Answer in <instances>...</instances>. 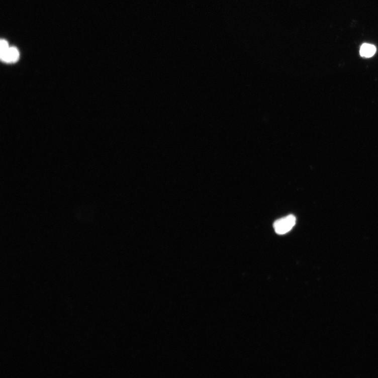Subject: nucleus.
<instances>
[{
	"label": "nucleus",
	"mask_w": 378,
	"mask_h": 378,
	"mask_svg": "<svg viewBox=\"0 0 378 378\" xmlns=\"http://www.w3.org/2000/svg\"><path fill=\"white\" fill-rule=\"evenodd\" d=\"M297 219L291 215L276 220L274 223L275 232L279 235L290 232L296 224Z\"/></svg>",
	"instance_id": "nucleus-1"
},
{
	"label": "nucleus",
	"mask_w": 378,
	"mask_h": 378,
	"mask_svg": "<svg viewBox=\"0 0 378 378\" xmlns=\"http://www.w3.org/2000/svg\"><path fill=\"white\" fill-rule=\"evenodd\" d=\"M19 52L16 47H10L6 54L1 57V58L2 60L4 62L15 63L19 60Z\"/></svg>",
	"instance_id": "nucleus-2"
},
{
	"label": "nucleus",
	"mask_w": 378,
	"mask_h": 378,
	"mask_svg": "<svg viewBox=\"0 0 378 378\" xmlns=\"http://www.w3.org/2000/svg\"><path fill=\"white\" fill-rule=\"evenodd\" d=\"M375 52L376 48L374 45L364 43L360 47V54L362 57L370 58L375 54Z\"/></svg>",
	"instance_id": "nucleus-3"
},
{
	"label": "nucleus",
	"mask_w": 378,
	"mask_h": 378,
	"mask_svg": "<svg viewBox=\"0 0 378 378\" xmlns=\"http://www.w3.org/2000/svg\"><path fill=\"white\" fill-rule=\"evenodd\" d=\"M1 52H0V56L3 57L9 50L10 47L7 41L5 40H2L1 43Z\"/></svg>",
	"instance_id": "nucleus-4"
}]
</instances>
